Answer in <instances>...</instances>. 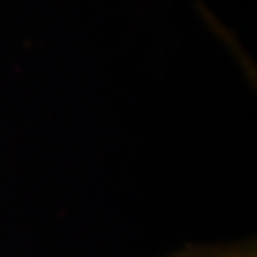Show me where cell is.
Returning a JSON list of instances; mask_svg holds the SVG:
<instances>
[{
    "label": "cell",
    "instance_id": "6da1fadb",
    "mask_svg": "<svg viewBox=\"0 0 257 257\" xmlns=\"http://www.w3.org/2000/svg\"><path fill=\"white\" fill-rule=\"evenodd\" d=\"M171 257H257L254 242L232 244V245H189L187 249Z\"/></svg>",
    "mask_w": 257,
    "mask_h": 257
}]
</instances>
